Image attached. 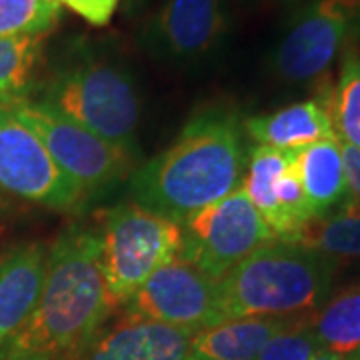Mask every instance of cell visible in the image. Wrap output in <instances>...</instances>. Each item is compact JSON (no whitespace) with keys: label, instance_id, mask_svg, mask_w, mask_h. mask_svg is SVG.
Segmentation results:
<instances>
[{"label":"cell","instance_id":"4fadbf2b","mask_svg":"<svg viewBox=\"0 0 360 360\" xmlns=\"http://www.w3.org/2000/svg\"><path fill=\"white\" fill-rule=\"evenodd\" d=\"M194 335L127 310L115 326L98 333L89 347V360H184Z\"/></svg>","mask_w":360,"mask_h":360},{"label":"cell","instance_id":"52a82bcc","mask_svg":"<svg viewBox=\"0 0 360 360\" xmlns=\"http://www.w3.org/2000/svg\"><path fill=\"white\" fill-rule=\"evenodd\" d=\"M359 34L360 0H312L288 22L270 66L284 82H309L326 72Z\"/></svg>","mask_w":360,"mask_h":360},{"label":"cell","instance_id":"9c48e42d","mask_svg":"<svg viewBox=\"0 0 360 360\" xmlns=\"http://www.w3.org/2000/svg\"><path fill=\"white\" fill-rule=\"evenodd\" d=\"M0 193L54 210L77 208L86 193L66 176L32 130L0 103Z\"/></svg>","mask_w":360,"mask_h":360},{"label":"cell","instance_id":"277c9868","mask_svg":"<svg viewBox=\"0 0 360 360\" xmlns=\"http://www.w3.org/2000/svg\"><path fill=\"white\" fill-rule=\"evenodd\" d=\"M40 103L132 155L141 96L120 63L82 52L54 72Z\"/></svg>","mask_w":360,"mask_h":360},{"label":"cell","instance_id":"ba28073f","mask_svg":"<svg viewBox=\"0 0 360 360\" xmlns=\"http://www.w3.org/2000/svg\"><path fill=\"white\" fill-rule=\"evenodd\" d=\"M6 104L42 141L56 167L86 194L108 188L130 170V153L58 115L49 104L28 98Z\"/></svg>","mask_w":360,"mask_h":360},{"label":"cell","instance_id":"4316f807","mask_svg":"<svg viewBox=\"0 0 360 360\" xmlns=\"http://www.w3.org/2000/svg\"><path fill=\"white\" fill-rule=\"evenodd\" d=\"M347 360H360V348L356 350V352H352L350 356H347Z\"/></svg>","mask_w":360,"mask_h":360},{"label":"cell","instance_id":"d6986e66","mask_svg":"<svg viewBox=\"0 0 360 360\" xmlns=\"http://www.w3.org/2000/svg\"><path fill=\"white\" fill-rule=\"evenodd\" d=\"M322 350L350 356L360 348V283L328 298L310 322Z\"/></svg>","mask_w":360,"mask_h":360},{"label":"cell","instance_id":"cb8c5ba5","mask_svg":"<svg viewBox=\"0 0 360 360\" xmlns=\"http://www.w3.org/2000/svg\"><path fill=\"white\" fill-rule=\"evenodd\" d=\"M56 2L92 26L108 25L120 4V0H56Z\"/></svg>","mask_w":360,"mask_h":360},{"label":"cell","instance_id":"7a4b0ae2","mask_svg":"<svg viewBox=\"0 0 360 360\" xmlns=\"http://www.w3.org/2000/svg\"><path fill=\"white\" fill-rule=\"evenodd\" d=\"M245 167V130L238 116L212 106L196 112L167 150L134 170L132 202L182 224L238 188Z\"/></svg>","mask_w":360,"mask_h":360},{"label":"cell","instance_id":"603a6c76","mask_svg":"<svg viewBox=\"0 0 360 360\" xmlns=\"http://www.w3.org/2000/svg\"><path fill=\"white\" fill-rule=\"evenodd\" d=\"M310 314L309 319L300 321L295 326L286 328L276 336H272L264 348L260 350L257 360H312L319 352H322L321 342L314 335L310 322H312Z\"/></svg>","mask_w":360,"mask_h":360},{"label":"cell","instance_id":"8992f818","mask_svg":"<svg viewBox=\"0 0 360 360\" xmlns=\"http://www.w3.org/2000/svg\"><path fill=\"white\" fill-rule=\"evenodd\" d=\"M180 226L179 257L214 281H220L260 246L276 240L240 186L219 202L198 210Z\"/></svg>","mask_w":360,"mask_h":360},{"label":"cell","instance_id":"f546056e","mask_svg":"<svg viewBox=\"0 0 360 360\" xmlns=\"http://www.w3.org/2000/svg\"><path fill=\"white\" fill-rule=\"evenodd\" d=\"M2 205H4V202H2V193H0V208H2Z\"/></svg>","mask_w":360,"mask_h":360},{"label":"cell","instance_id":"5b68a950","mask_svg":"<svg viewBox=\"0 0 360 360\" xmlns=\"http://www.w3.org/2000/svg\"><path fill=\"white\" fill-rule=\"evenodd\" d=\"M101 269L110 307H127L156 270L180 255L182 226L136 202L104 214Z\"/></svg>","mask_w":360,"mask_h":360},{"label":"cell","instance_id":"8fae6325","mask_svg":"<svg viewBox=\"0 0 360 360\" xmlns=\"http://www.w3.org/2000/svg\"><path fill=\"white\" fill-rule=\"evenodd\" d=\"M226 30L224 0H165L142 26L141 39L160 60L194 65L219 51Z\"/></svg>","mask_w":360,"mask_h":360},{"label":"cell","instance_id":"30bf717a","mask_svg":"<svg viewBox=\"0 0 360 360\" xmlns=\"http://www.w3.org/2000/svg\"><path fill=\"white\" fill-rule=\"evenodd\" d=\"M127 310L148 321L198 333L222 322L219 281L176 257L142 284Z\"/></svg>","mask_w":360,"mask_h":360},{"label":"cell","instance_id":"7402d4cb","mask_svg":"<svg viewBox=\"0 0 360 360\" xmlns=\"http://www.w3.org/2000/svg\"><path fill=\"white\" fill-rule=\"evenodd\" d=\"M58 20L56 0H0V39L46 37Z\"/></svg>","mask_w":360,"mask_h":360},{"label":"cell","instance_id":"7c38bea8","mask_svg":"<svg viewBox=\"0 0 360 360\" xmlns=\"http://www.w3.org/2000/svg\"><path fill=\"white\" fill-rule=\"evenodd\" d=\"M240 188L278 240H290L314 217L296 174L295 153L257 146L246 160Z\"/></svg>","mask_w":360,"mask_h":360},{"label":"cell","instance_id":"f1b7e54d","mask_svg":"<svg viewBox=\"0 0 360 360\" xmlns=\"http://www.w3.org/2000/svg\"><path fill=\"white\" fill-rule=\"evenodd\" d=\"M184 360H202V359H198V356H194V354H188Z\"/></svg>","mask_w":360,"mask_h":360},{"label":"cell","instance_id":"6da1fadb","mask_svg":"<svg viewBox=\"0 0 360 360\" xmlns=\"http://www.w3.org/2000/svg\"><path fill=\"white\" fill-rule=\"evenodd\" d=\"M101 234L72 226L46 255L37 307L2 347V360H68L94 342L112 312L101 269Z\"/></svg>","mask_w":360,"mask_h":360},{"label":"cell","instance_id":"d4e9b609","mask_svg":"<svg viewBox=\"0 0 360 360\" xmlns=\"http://www.w3.org/2000/svg\"><path fill=\"white\" fill-rule=\"evenodd\" d=\"M342 153V165H345V179H347V191L350 198L360 202V150L340 142Z\"/></svg>","mask_w":360,"mask_h":360},{"label":"cell","instance_id":"3957f363","mask_svg":"<svg viewBox=\"0 0 360 360\" xmlns=\"http://www.w3.org/2000/svg\"><path fill=\"white\" fill-rule=\"evenodd\" d=\"M335 272L333 258L276 238L220 278V316L229 321L316 312L328 300Z\"/></svg>","mask_w":360,"mask_h":360},{"label":"cell","instance_id":"2e32d148","mask_svg":"<svg viewBox=\"0 0 360 360\" xmlns=\"http://www.w3.org/2000/svg\"><path fill=\"white\" fill-rule=\"evenodd\" d=\"M310 314L298 316H246L229 319L198 330L191 354L202 360H257L272 336L295 326Z\"/></svg>","mask_w":360,"mask_h":360},{"label":"cell","instance_id":"44dd1931","mask_svg":"<svg viewBox=\"0 0 360 360\" xmlns=\"http://www.w3.org/2000/svg\"><path fill=\"white\" fill-rule=\"evenodd\" d=\"M44 37L0 39V103L25 98L34 77Z\"/></svg>","mask_w":360,"mask_h":360},{"label":"cell","instance_id":"484cf974","mask_svg":"<svg viewBox=\"0 0 360 360\" xmlns=\"http://www.w3.org/2000/svg\"><path fill=\"white\" fill-rule=\"evenodd\" d=\"M312 360H347L345 356H338V354H335V352H326V350H322V352H319L316 356Z\"/></svg>","mask_w":360,"mask_h":360},{"label":"cell","instance_id":"e0dca14e","mask_svg":"<svg viewBox=\"0 0 360 360\" xmlns=\"http://www.w3.org/2000/svg\"><path fill=\"white\" fill-rule=\"evenodd\" d=\"M295 167L314 217L333 210L348 198L340 141L336 136L296 150Z\"/></svg>","mask_w":360,"mask_h":360},{"label":"cell","instance_id":"9a60e30c","mask_svg":"<svg viewBox=\"0 0 360 360\" xmlns=\"http://www.w3.org/2000/svg\"><path fill=\"white\" fill-rule=\"evenodd\" d=\"M44 246L25 245L0 260V350L37 307L44 283Z\"/></svg>","mask_w":360,"mask_h":360},{"label":"cell","instance_id":"ffe728a7","mask_svg":"<svg viewBox=\"0 0 360 360\" xmlns=\"http://www.w3.org/2000/svg\"><path fill=\"white\" fill-rule=\"evenodd\" d=\"M328 110L336 139L360 150V54L347 52L335 89H330Z\"/></svg>","mask_w":360,"mask_h":360},{"label":"cell","instance_id":"5bb4252c","mask_svg":"<svg viewBox=\"0 0 360 360\" xmlns=\"http://www.w3.org/2000/svg\"><path fill=\"white\" fill-rule=\"evenodd\" d=\"M328 96L330 89H324L316 98L288 104L270 115L250 116L245 120L243 129L257 142V146L284 153H296L314 142L335 139Z\"/></svg>","mask_w":360,"mask_h":360},{"label":"cell","instance_id":"ac0fdd59","mask_svg":"<svg viewBox=\"0 0 360 360\" xmlns=\"http://www.w3.org/2000/svg\"><path fill=\"white\" fill-rule=\"evenodd\" d=\"M286 243L310 248L333 260L360 258V202L348 196L333 210L304 222Z\"/></svg>","mask_w":360,"mask_h":360},{"label":"cell","instance_id":"83f0119b","mask_svg":"<svg viewBox=\"0 0 360 360\" xmlns=\"http://www.w3.org/2000/svg\"><path fill=\"white\" fill-rule=\"evenodd\" d=\"M284 4H296V2H302V0H283Z\"/></svg>","mask_w":360,"mask_h":360}]
</instances>
